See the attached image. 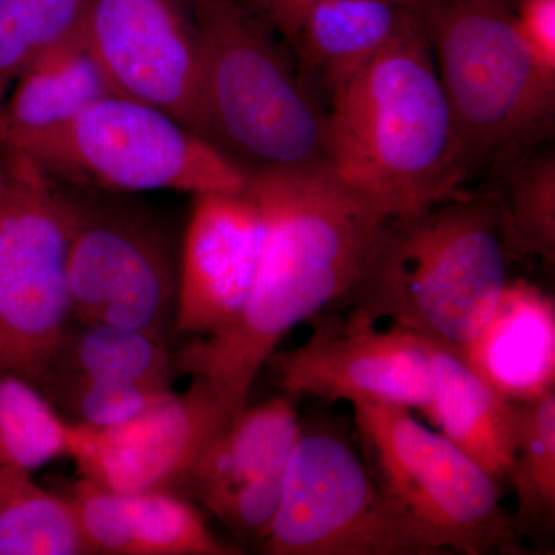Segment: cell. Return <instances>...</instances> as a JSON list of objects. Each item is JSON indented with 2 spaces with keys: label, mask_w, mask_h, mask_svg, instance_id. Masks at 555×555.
<instances>
[{
  "label": "cell",
  "mask_w": 555,
  "mask_h": 555,
  "mask_svg": "<svg viewBox=\"0 0 555 555\" xmlns=\"http://www.w3.org/2000/svg\"><path fill=\"white\" fill-rule=\"evenodd\" d=\"M247 189L266 233L246 308L221 334L177 352L178 374L206 383L230 418L292 328L347 302L393 218L327 164L261 171Z\"/></svg>",
  "instance_id": "cell-1"
},
{
  "label": "cell",
  "mask_w": 555,
  "mask_h": 555,
  "mask_svg": "<svg viewBox=\"0 0 555 555\" xmlns=\"http://www.w3.org/2000/svg\"><path fill=\"white\" fill-rule=\"evenodd\" d=\"M326 164L393 218L462 192L469 167L423 21L332 94Z\"/></svg>",
  "instance_id": "cell-2"
},
{
  "label": "cell",
  "mask_w": 555,
  "mask_h": 555,
  "mask_svg": "<svg viewBox=\"0 0 555 555\" xmlns=\"http://www.w3.org/2000/svg\"><path fill=\"white\" fill-rule=\"evenodd\" d=\"M507 248L492 193H465L390 219L350 308L456 347L476 337L507 281Z\"/></svg>",
  "instance_id": "cell-3"
},
{
  "label": "cell",
  "mask_w": 555,
  "mask_h": 555,
  "mask_svg": "<svg viewBox=\"0 0 555 555\" xmlns=\"http://www.w3.org/2000/svg\"><path fill=\"white\" fill-rule=\"evenodd\" d=\"M198 33L206 139L247 177L326 164L327 108L241 0H185Z\"/></svg>",
  "instance_id": "cell-4"
},
{
  "label": "cell",
  "mask_w": 555,
  "mask_h": 555,
  "mask_svg": "<svg viewBox=\"0 0 555 555\" xmlns=\"http://www.w3.org/2000/svg\"><path fill=\"white\" fill-rule=\"evenodd\" d=\"M469 171L553 129L555 69L537 60L502 0H418Z\"/></svg>",
  "instance_id": "cell-5"
},
{
  "label": "cell",
  "mask_w": 555,
  "mask_h": 555,
  "mask_svg": "<svg viewBox=\"0 0 555 555\" xmlns=\"http://www.w3.org/2000/svg\"><path fill=\"white\" fill-rule=\"evenodd\" d=\"M16 153L56 181L129 195L241 192L248 181L229 156L169 113L118 93Z\"/></svg>",
  "instance_id": "cell-6"
},
{
  "label": "cell",
  "mask_w": 555,
  "mask_h": 555,
  "mask_svg": "<svg viewBox=\"0 0 555 555\" xmlns=\"http://www.w3.org/2000/svg\"><path fill=\"white\" fill-rule=\"evenodd\" d=\"M56 184L67 211L72 320L171 343L179 247L164 219L129 193Z\"/></svg>",
  "instance_id": "cell-7"
},
{
  "label": "cell",
  "mask_w": 555,
  "mask_h": 555,
  "mask_svg": "<svg viewBox=\"0 0 555 555\" xmlns=\"http://www.w3.org/2000/svg\"><path fill=\"white\" fill-rule=\"evenodd\" d=\"M352 406L372 476L440 550L521 553L511 514L502 507V489L469 455L406 408L366 401Z\"/></svg>",
  "instance_id": "cell-8"
},
{
  "label": "cell",
  "mask_w": 555,
  "mask_h": 555,
  "mask_svg": "<svg viewBox=\"0 0 555 555\" xmlns=\"http://www.w3.org/2000/svg\"><path fill=\"white\" fill-rule=\"evenodd\" d=\"M69 321L61 190L27 156L0 149V371L39 387Z\"/></svg>",
  "instance_id": "cell-9"
},
{
  "label": "cell",
  "mask_w": 555,
  "mask_h": 555,
  "mask_svg": "<svg viewBox=\"0 0 555 555\" xmlns=\"http://www.w3.org/2000/svg\"><path fill=\"white\" fill-rule=\"evenodd\" d=\"M258 546L268 555L444 554L387 499L339 430L302 425Z\"/></svg>",
  "instance_id": "cell-10"
},
{
  "label": "cell",
  "mask_w": 555,
  "mask_h": 555,
  "mask_svg": "<svg viewBox=\"0 0 555 555\" xmlns=\"http://www.w3.org/2000/svg\"><path fill=\"white\" fill-rule=\"evenodd\" d=\"M309 323L312 334L305 345L269 360L288 397L427 411L434 374L426 337L396 324L379 331L377 320L357 308L347 315L323 312Z\"/></svg>",
  "instance_id": "cell-11"
},
{
  "label": "cell",
  "mask_w": 555,
  "mask_h": 555,
  "mask_svg": "<svg viewBox=\"0 0 555 555\" xmlns=\"http://www.w3.org/2000/svg\"><path fill=\"white\" fill-rule=\"evenodd\" d=\"M80 30L115 93L206 139L199 39L185 0H87Z\"/></svg>",
  "instance_id": "cell-12"
},
{
  "label": "cell",
  "mask_w": 555,
  "mask_h": 555,
  "mask_svg": "<svg viewBox=\"0 0 555 555\" xmlns=\"http://www.w3.org/2000/svg\"><path fill=\"white\" fill-rule=\"evenodd\" d=\"M229 420L214 390L192 378L185 392L170 390L122 425L93 429L73 423L69 459L79 477L109 491H177Z\"/></svg>",
  "instance_id": "cell-13"
},
{
  "label": "cell",
  "mask_w": 555,
  "mask_h": 555,
  "mask_svg": "<svg viewBox=\"0 0 555 555\" xmlns=\"http://www.w3.org/2000/svg\"><path fill=\"white\" fill-rule=\"evenodd\" d=\"M294 398L246 404L207 444L177 492L243 542H261L272 525L299 434Z\"/></svg>",
  "instance_id": "cell-14"
},
{
  "label": "cell",
  "mask_w": 555,
  "mask_h": 555,
  "mask_svg": "<svg viewBox=\"0 0 555 555\" xmlns=\"http://www.w3.org/2000/svg\"><path fill=\"white\" fill-rule=\"evenodd\" d=\"M264 233L247 185L193 196L179 247L175 338L211 337L235 323L257 278Z\"/></svg>",
  "instance_id": "cell-15"
},
{
  "label": "cell",
  "mask_w": 555,
  "mask_h": 555,
  "mask_svg": "<svg viewBox=\"0 0 555 555\" xmlns=\"http://www.w3.org/2000/svg\"><path fill=\"white\" fill-rule=\"evenodd\" d=\"M91 555H236L188 496L169 489L109 491L86 478L65 483Z\"/></svg>",
  "instance_id": "cell-16"
},
{
  "label": "cell",
  "mask_w": 555,
  "mask_h": 555,
  "mask_svg": "<svg viewBox=\"0 0 555 555\" xmlns=\"http://www.w3.org/2000/svg\"><path fill=\"white\" fill-rule=\"evenodd\" d=\"M452 349L506 400L542 398L555 390L554 298L529 281H507L485 327Z\"/></svg>",
  "instance_id": "cell-17"
},
{
  "label": "cell",
  "mask_w": 555,
  "mask_h": 555,
  "mask_svg": "<svg viewBox=\"0 0 555 555\" xmlns=\"http://www.w3.org/2000/svg\"><path fill=\"white\" fill-rule=\"evenodd\" d=\"M418 0H317L288 42L299 73L328 98L420 24Z\"/></svg>",
  "instance_id": "cell-18"
},
{
  "label": "cell",
  "mask_w": 555,
  "mask_h": 555,
  "mask_svg": "<svg viewBox=\"0 0 555 555\" xmlns=\"http://www.w3.org/2000/svg\"><path fill=\"white\" fill-rule=\"evenodd\" d=\"M113 93L79 24L14 80L0 107V149L17 152Z\"/></svg>",
  "instance_id": "cell-19"
},
{
  "label": "cell",
  "mask_w": 555,
  "mask_h": 555,
  "mask_svg": "<svg viewBox=\"0 0 555 555\" xmlns=\"http://www.w3.org/2000/svg\"><path fill=\"white\" fill-rule=\"evenodd\" d=\"M427 341L434 374L427 418L503 491L516 455L518 404L478 377L452 347L433 338Z\"/></svg>",
  "instance_id": "cell-20"
},
{
  "label": "cell",
  "mask_w": 555,
  "mask_h": 555,
  "mask_svg": "<svg viewBox=\"0 0 555 555\" xmlns=\"http://www.w3.org/2000/svg\"><path fill=\"white\" fill-rule=\"evenodd\" d=\"M179 377L171 343L134 328L69 321L39 389L53 379L129 383L173 389Z\"/></svg>",
  "instance_id": "cell-21"
},
{
  "label": "cell",
  "mask_w": 555,
  "mask_h": 555,
  "mask_svg": "<svg viewBox=\"0 0 555 555\" xmlns=\"http://www.w3.org/2000/svg\"><path fill=\"white\" fill-rule=\"evenodd\" d=\"M0 555H91L72 505L31 473L0 466Z\"/></svg>",
  "instance_id": "cell-22"
},
{
  "label": "cell",
  "mask_w": 555,
  "mask_h": 555,
  "mask_svg": "<svg viewBox=\"0 0 555 555\" xmlns=\"http://www.w3.org/2000/svg\"><path fill=\"white\" fill-rule=\"evenodd\" d=\"M507 483L517 499L511 524L517 539L543 542L555 528V390L518 404L516 455Z\"/></svg>",
  "instance_id": "cell-23"
},
{
  "label": "cell",
  "mask_w": 555,
  "mask_h": 555,
  "mask_svg": "<svg viewBox=\"0 0 555 555\" xmlns=\"http://www.w3.org/2000/svg\"><path fill=\"white\" fill-rule=\"evenodd\" d=\"M526 145L505 156L502 190L491 192L499 206L507 248L518 255L555 261V160L553 152ZM499 158V156H496Z\"/></svg>",
  "instance_id": "cell-24"
},
{
  "label": "cell",
  "mask_w": 555,
  "mask_h": 555,
  "mask_svg": "<svg viewBox=\"0 0 555 555\" xmlns=\"http://www.w3.org/2000/svg\"><path fill=\"white\" fill-rule=\"evenodd\" d=\"M73 423L30 379L0 371V466L35 473L72 456Z\"/></svg>",
  "instance_id": "cell-25"
},
{
  "label": "cell",
  "mask_w": 555,
  "mask_h": 555,
  "mask_svg": "<svg viewBox=\"0 0 555 555\" xmlns=\"http://www.w3.org/2000/svg\"><path fill=\"white\" fill-rule=\"evenodd\" d=\"M87 0H0V107L17 76L79 27Z\"/></svg>",
  "instance_id": "cell-26"
},
{
  "label": "cell",
  "mask_w": 555,
  "mask_h": 555,
  "mask_svg": "<svg viewBox=\"0 0 555 555\" xmlns=\"http://www.w3.org/2000/svg\"><path fill=\"white\" fill-rule=\"evenodd\" d=\"M40 390L68 422L93 429H108L129 422L173 389L129 383L53 379Z\"/></svg>",
  "instance_id": "cell-27"
},
{
  "label": "cell",
  "mask_w": 555,
  "mask_h": 555,
  "mask_svg": "<svg viewBox=\"0 0 555 555\" xmlns=\"http://www.w3.org/2000/svg\"><path fill=\"white\" fill-rule=\"evenodd\" d=\"M518 31L532 54L555 69V0H518Z\"/></svg>",
  "instance_id": "cell-28"
},
{
  "label": "cell",
  "mask_w": 555,
  "mask_h": 555,
  "mask_svg": "<svg viewBox=\"0 0 555 555\" xmlns=\"http://www.w3.org/2000/svg\"><path fill=\"white\" fill-rule=\"evenodd\" d=\"M317 0H273L272 13H270V27L280 33L286 42H291L297 31L299 21L306 10ZM403 2L416 3V0H403Z\"/></svg>",
  "instance_id": "cell-29"
},
{
  "label": "cell",
  "mask_w": 555,
  "mask_h": 555,
  "mask_svg": "<svg viewBox=\"0 0 555 555\" xmlns=\"http://www.w3.org/2000/svg\"><path fill=\"white\" fill-rule=\"evenodd\" d=\"M241 2H243L244 5H247L248 9L254 11L255 14H258L261 20H264L269 24L273 0H241Z\"/></svg>",
  "instance_id": "cell-30"
},
{
  "label": "cell",
  "mask_w": 555,
  "mask_h": 555,
  "mask_svg": "<svg viewBox=\"0 0 555 555\" xmlns=\"http://www.w3.org/2000/svg\"><path fill=\"white\" fill-rule=\"evenodd\" d=\"M517 3H518V0H517Z\"/></svg>",
  "instance_id": "cell-31"
}]
</instances>
